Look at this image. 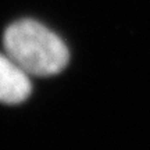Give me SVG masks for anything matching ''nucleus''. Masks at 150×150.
Masks as SVG:
<instances>
[{
  "label": "nucleus",
  "mask_w": 150,
  "mask_h": 150,
  "mask_svg": "<svg viewBox=\"0 0 150 150\" xmlns=\"http://www.w3.org/2000/svg\"><path fill=\"white\" fill-rule=\"evenodd\" d=\"M6 53L29 75L59 74L68 64L65 43L49 28L33 20H21L6 29Z\"/></svg>",
  "instance_id": "nucleus-1"
},
{
  "label": "nucleus",
  "mask_w": 150,
  "mask_h": 150,
  "mask_svg": "<svg viewBox=\"0 0 150 150\" xmlns=\"http://www.w3.org/2000/svg\"><path fill=\"white\" fill-rule=\"evenodd\" d=\"M29 74L8 54L0 53V102L6 104L22 103L31 95Z\"/></svg>",
  "instance_id": "nucleus-2"
}]
</instances>
